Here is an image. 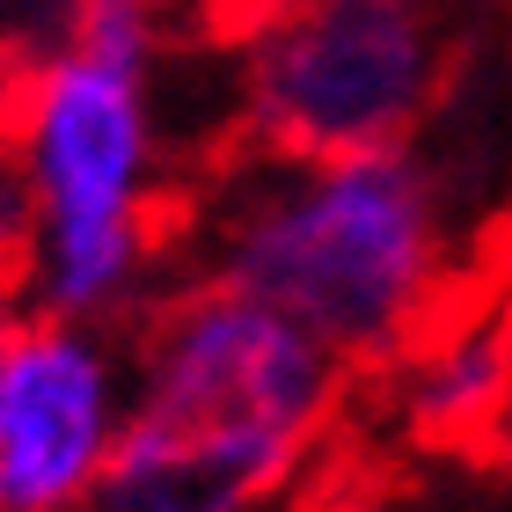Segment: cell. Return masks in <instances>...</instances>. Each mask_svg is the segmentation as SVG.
<instances>
[{
	"mask_svg": "<svg viewBox=\"0 0 512 512\" xmlns=\"http://www.w3.org/2000/svg\"><path fill=\"white\" fill-rule=\"evenodd\" d=\"M132 410L118 322L15 308L0 330V512H88Z\"/></svg>",
	"mask_w": 512,
	"mask_h": 512,
	"instance_id": "5",
	"label": "cell"
},
{
	"mask_svg": "<svg viewBox=\"0 0 512 512\" xmlns=\"http://www.w3.org/2000/svg\"><path fill=\"white\" fill-rule=\"evenodd\" d=\"M403 381V417L417 439L476 447L512 425V308H447L403 359L388 366Z\"/></svg>",
	"mask_w": 512,
	"mask_h": 512,
	"instance_id": "6",
	"label": "cell"
},
{
	"mask_svg": "<svg viewBox=\"0 0 512 512\" xmlns=\"http://www.w3.org/2000/svg\"><path fill=\"white\" fill-rule=\"evenodd\" d=\"M125 337L132 410L88 512H264L352 395L300 322L205 271H176Z\"/></svg>",
	"mask_w": 512,
	"mask_h": 512,
	"instance_id": "3",
	"label": "cell"
},
{
	"mask_svg": "<svg viewBox=\"0 0 512 512\" xmlns=\"http://www.w3.org/2000/svg\"><path fill=\"white\" fill-rule=\"evenodd\" d=\"M22 249H30V191H22L15 161L0 154V278H8V286L22 271Z\"/></svg>",
	"mask_w": 512,
	"mask_h": 512,
	"instance_id": "7",
	"label": "cell"
},
{
	"mask_svg": "<svg viewBox=\"0 0 512 512\" xmlns=\"http://www.w3.org/2000/svg\"><path fill=\"white\" fill-rule=\"evenodd\" d=\"M161 52V0H66L59 37L15 66L0 154L30 191L22 308L132 330L176 278Z\"/></svg>",
	"mask_w": 512,
	"mask_h": 512,
	"instance_id": "1",
	"label": "cell"
},
{
	"mask_svg": "<svg viewBox=\"0 0 512 512\" xmlns=\"http://www.w3.org/2000/svg\"><path fill=\"white\" fill-rule=\"evenodd\" d=\"M454 74L439 0H264L235 44L242 154L410 147Z\"/></svg>",
	"mask_w": 512,
	"mask_h": 512,
	"instance_id": "4",
	"label": "cell"
},
{
	"mask_svg": "<svg viewBox=\"0 0 512 512\" xmlns=\"http://www.w3.org/2000/svg\"><path fill=\"white\" fill-rule=\"evenodd\" d=\"M176 249L183 271L278 308L352 374H388L454 308L447 191L417 147L242 154L176 220Z\"/></svg>",
	"mask_w": 512,
	"mask_h": 512,
	"instance_id": "2",
	"label": "cell"
}]
</instances>
